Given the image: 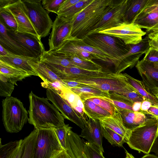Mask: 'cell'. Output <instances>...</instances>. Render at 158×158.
Listing matches in <instances>:
<instances>
[{"instance_id":"obj_1","label":"cell","mask_w":158,"mask_h":158,"mask_svg":"<svg viewBox=\"0 0 158 158\" xmlns=\"http://www.w3.org/2000/svg\"><path fill=\"white\" fill-rule=\"evenodd\" d=\"M28 123L35 128H56L64 125V118L47 98L39 97L31 91L28 96Z\"/></svg>"},{"instance_id":"obj_2","label":"cell","mask_w":158,"mask_h":158,"mask_svg":"<svg viewBox=\"0 0 158 158\" xmlns=\"http://www.w3.org/2000/svg\"><path fill=\"white\" fill-rule=\"evenodd\" d=\"M112 0H93L71 21L70 36L82 39L91 31L112 7Z\"/></svg>"},{"instance_id":"obj_3","label":"cell","mask_w":158,"mask_h":158,"mask_svg":"<svg viewBox=\"0 0 158 158\" xmlns=\"http://www.w3.org/2000/svg\"><path fill=\"white\" fill-rule=\"evenodd\" d=\"M69 81H76L83 85L104 91L120 94L137 92L128 82L124 73H116L107 71H103L94 76L73 78Z\"/></svg>"},{"instance_id":"obj_4","label":"cell","mask_w":158,"mask_h":158,"mask_svg":"<svg viewBox=\"0 0 158 158\" xmlns=\"http://www.w3.org/2000/svg\"><path fill=\"white\" fill-rule=\"evenodd\" d=\"M158 135V118L151 117L130 131L127 143L132 149L149 154Z\"/></svg>"},{"instance_id":"obj_5","label":"cell","mask_w":158,"mask_h":158,"mask_svg":"<svg viewBox=\"0 0 158 158\" xmlns=\"http://www.w3.org/2000/svg\"><path fill=\"white\" fill-rule=\"evenodd\" d=\"M2 120L6 131L18 133L22 129L28 119V113L21 101L10 96L2 101Z\"/></svg>"},{"instance_id":"obj_6","label":"cell","mask_w":158,"mask_h":158,"mask_svg":"<svg viewBox=\"0 0 158 158\" xmlns=\"http://www.w3.org/2000/svg\"><path fill=\"white\" fill-rule=\"evenodd\" d=\"M82 39L88 45L114 58L117 63L120 57L127 53L130 49V44H126L119 38L104 34H93L86 35Z\"/></svg>"},{"instance_id":"obj_7","label":"cell","mask_w":158,"mask_h":158,"mask_svg":"<svg viewBox=\"0 0 158 158\" xmlns=\"http://www.w3.org/2000/svg\"><path fill=\"white\" fill-rule=\"evenodd\" d=\"M36 129L37 134L32 158H52L64 150L54 129Z\"/></svg>"},{"instance_id":"obj_8","label":"cell","mask_w":158,"mask_h":158,"mask_svg":"<svg viewBox=\"0 0 158 158\" xmlns=\"http://www.w3.org/2000/svg\"><path fill=\"white\" fill-rule=\"evenodd\" d=\"M27 11L30 19L39 37H46L52 28V21L45 10L40 0H22Z\"/></svg>"},{"instance_id":"obj_9","label":"cell","mask_w":158,"mask_h":158,"mask_svg":"<svg viewBox=\"0 0 158 158\" xmlns=\"http://www.w3.org/2000/svg\"><path fill=\"white\" fill-rule=\"evenodd\" d=\"M71 50L84 51L91 53L95 59L113 64L114 66L117 63L115 59L102 51L89 46L83 40L79 39L69 36L65 40L57 49L49 51L60 53H64Z\"/></svg>"},{"instance_id":"obj_10","label":"cell","mask_w":158,"mask_h":158,"mask_svg":"<svg viewBox=\"0 0 158 158\" xmlns=\"http://www.w3.org/2000/svg\"><path fill=\"white\" fill-rule=\"evenodd\" d=\"M119 38L126 45L136 44L142 39V37L146 34L134 23H120L115 27L99 32Z\"/></svg>"},{"instance_id":"obj_11","label":"cell","mask_w":158,"mask_h":158,"mask_svg":"<svg viewBox=\"0 0 158 158\" xmlns=\"http://www.w3.org/2000/svg\"><path fill=\"white\" fill-rule=\"evenodd\" d=\"M127 1L128 0L115 1L111 9L86 35L98 33L100 31L113 28L123 22Z\"/></svg>"},{"instance_id":"obj_12","label":"cell","mask_w":158,"mask_h":158,"mask_svg":"<svg viewBox=\"0 0 158 158\" xmlns=\"http://www.w3.org/2000/svg\"><path fill=\"white\" fill-rule=\"evenodd\" d=\"M150 47L147 35L139 43L130 44L129 51L120 57L114 66V73H121L127 68H133L136 65L140 57L146 53Z\"/></svg>"},{"instance_id":"obj_13","label":"cell","mask_w":158,"mask_h":158,"mask_svg":"<svg viewBox=\"0 0 158 158\" xmlns=\"http://www.w3.org/2000/svg\"><path fill=\"white\" fill-rule=\"evenodd\" d=\"M46 96L64 118L76 124L82 129L84 127L85 122L81 118L70 104L60 94L55 90L47 89Z\"/></svg>"},{"instance_id":"obj_14","label":"cell","mask_w":158,"mask_h":158,"mask_svg":"<svg viewBox=\"0 0 158 158\" xmlns=\"http://www.w3.org/2000/svg\"><path fill=\"white\" fill-rule=\"evenodd\" d=\"M8 34L36 58H40L45 50L41 38L33 35L7 30Z\"/></svg>"},{"instance_id":"obj_15","label":"cell","mask_w":158,"mask_h":158,"mask_svg":"<svg viewBox=\"0 0 158 158\" xmlns=\"http://www.w3.org/2000/svg\"><path fill=\"white\" fill-rule=\"evenodd\" d=\"M6 7L10 10L16 19L17 31L39 37L30 19L26 6L22 0H18Z\"/></svg>"},{"instance_id":"obj_16","label":"cell","mask_w":158,"mask_h":158,"mask_svg":"<svg viewBox=\"0 0 158 158\" xmlns=\"http://www.w3.org/2000/svg\"><path fill=\"white\" fill-rule=\"evenodd\" d=\"M80 136L86 139L88 142L95 147L103 154V136L102 125L99 120L88 117L84 128L82 129Z\"/></svg>"},{"instance_id":"obj_17","label":"cell","mask_w":158,"mask_h":158,"mask_svg":"<svg viewBox=\"0 0 158 158\" xmlns=\"http://www.w3.org/2000/svg\"><path fill=\"white\" fill-rule=\"evenodd\" d=\"M70 22H65L57 16L56 17L53 23L52 31L48 39V50L57 49L69 37Z\"/></svg>"},{"instance_id":"obj_18","label":"cell","mask_w":158,"mask_h":158,"mask_svg":"<svg viewBox=\"0 0 158 158\" xmlns=\"http://www.w3.org/2000/svg\"><path fill=\"white\" fill-rule=\"evenodd\" d=\"M135 67L143 83L150 91L158 87V65L146 62L142 59L138 61Z\"/></svg>"},{"instance_id":"obj_19","label":"cell","mask_w":158,"mask_h":158,"mask_svg":"<svg viewBox=\"0 0 158 158\" xmlns=\"http://www.w3.org/2000/svg\"><path fill=\"white\" fill-rule=\"evenodd\" d=\"M0 45L12 54L36 58L8 34L7 29L1 22Z\"/></svg>"},{"instance_id":"obj_20","label":"cell","mask_w":158,"mask_h":158,"mask_svg":"<svg viewBox=\"0 0 158 158\" xmlns=\"http://www.w3.org/2000/svg\"><path fill=\"white\" fill-rule=\"evenodd\" d=\"M115 106L116 111L119 113L121 116L124 126L129 130L139 126L147 118L146 114L141 111H134Z\"/></svg>"},{"instance_id":"obj_21","label":"cell","mask_w":158,"mask_h":158,"mask_svg":"<svg viewBox=\"0 0 158 158\" xmlns=\"http://www.w3.org/2000/svg\"><path fill=\"white\" fill-rule=\"evenodd\" d=\"M0 74L15 85L17 82L32 76L26 71L0 60Z\"/></svg>"},{"instance_id":"obj_22","label":"cell","mask_w":158,"mask_h":158,"mask_svg":"<svg viewBox=\"0 0 158 158\" xmlns=\"http://www.w3.org/2000/svg\"><path fill=\"white\" fill-rule=\"evenodd\" d=\"M83 140L74 132L69 134L66 139V151L73 158H88L85 153Z\"/></svg>"},{"instance_id":"obj_23","label":"cell","mask_w":158,"mask_h":158,"mask_svg":"<svg viewBox=\"0 0 158 158\" xmlns=\"http://www.w3.org/2000/svg\"><path fill=\"white\" fill-rule=\"evenodd\" d=\"M102 125L108 127L124 138L127 141L130 131L124 126L121 116L117 112L112 115L100 119Z\"/></svg>"},{"instance_id":"obj_24","label":"cell","mask_w":158,"mask_h":158,"mask_svg":"<svg viewBox=\"0 0 158 158\" xmlns=\"http://www.w3.org/2000/svg\"><path fill=\"white\" fill-rule=\"evenodd\" d=\"M28 63L36 73L38 76L43 81L51 82L62 81L61 80L52 72L44 63L40 60V58H34L29 60Z\"/></svg>"},{"instance_id":"obj_25","label":"cell","mask_w":158,"mask_h":158,"mask_svg":"<svg viewBox=\"0 0 158 158\" xmlns=\"http://www.w3.org/2000/svg\"><path fill=\"white\" fill-rule=\"evenodd\" d=\"M34 58L16 55L10 52L7 56H0V60L25 70L32 76H38L28 62Z\"/></svg>"},{"instance_id":"obj_26","label":"cell","mask_w":158,"mask_h":158,"mask_svg":"<svg viewBox=\"0 0 158 158\" xmlns=\"http://www.w3.org/2000/svg\"><path fill=\"white\" fill-rule=\"evenodd\" d=\"M85 122L88 117L84 112V106L80 96L66 86L60 94Z\"/></svg>"},{"instance_id":"obj_27","label":"cell","mask_w":158,"mask_h":158,"mask_svg":"<svg viewBox=\"0 0 158 158\" xmlns=\"http://www.w3.org/2000/svg\"><path fill=\"white\" fill-rule=\"evenodd\" d=\"M70 89L80 96L83 102L93 98H110V92L102 91L90 86L81 85Z\"/></svg>"},{"instance_id":"obj_28","label":"cell","mask_w":158,"mask_h":158,"mask_svg":"<svg viewBox=\"0 0 158 158\" xmlns=\"http://www.w3.org/2000/svg\"><path fill=\"white\" fill-rule=\"evenodd\" d=\"M148 0H128L123 22L134 23L137 16L146 5Z\"/></svg>"},{"instance_id":"obj_29","label":"cell","mask_w":158,"mask_h":158,"mask_svg":"<svg viewBox=\"0 0 158 158\" xmlns=\"http://www.w3.org/2000/svg\"><path fill=\"white\" fill-rule=\"evenodd\" d=\"M41 62L56 66L76 67L64 55L45 51L40 58Z\"/></svg>"},{"instance_id":"obj_30","label":"cell","mask_w":158,"mask_h":158,"mask_svg":"<svg viewBox=\"0 0 158 158\" xmlns=\"http://www.w3.org/2000/svg\"><path fill=\"white\" fill-rule=\"evenodd\" d=\"M124 74L129 83L139 94L145 99L150 102L153 105H158V99L151 93L142 81L134 78L126 73Z\"/></svg>"},{"instance_id":"obj_31","label":"cell","mask_w":158,"mask_h":158,"mask_svg":"<svg viewBox=\"0 0 158 158\" xmlns=\"http://www.w3.org/2000/svg\"><path fill=\"white\" fill-rule=\"evenodd\" d=\"M83 103L84 112L88 118L100 120L111 115L108 111L96 105L89 99L85 100Z\"/></svg>"},{"instance_id":"obj_32","label":"cell","mask_w":158,"mask_h":158,"mask_svg":"<svg viewBox=\"0 0 158 158\" xmlns=\"http://www.w3.org/2000/svg\"><path fill=\"white\" fill-rule=\"evenodd\" d=\"M93 0H80L67 9L57 15V16L66 22H69L77 14L91 2Z\"/></svg>"},{"instance_id":"obj_33","label":"cell","mask_w":158,"mask_h":158,"mask_svg":"<svg viewBox=\"0 0 158 158\" xmlns=\"http://www.w3.org/2000/svg\"><path fill=\"white\" fill-rule=\"evenodd\" d=\"M62 54L77 68L91 71L103 70V68L101 65L92 60H84L73 55Z\"/></svg>"},{"instance_id":"obj_34","label":"cell","mask_w":158,"mask_h":158,"mask_svg":"<svg viewBox=\"0 0 158 158\" xmlns=\"http://www.w3.org/2000/svg\"><path fill=\"white\" fill-rule=\"evenodd\" d=\"M158 22V12H154L138 16L134 23L139 28L146 30L153 27Z\"/></svg>"},{"instance_id":"obj_35","label":"cell","mask_w":158,"mask_h":158,"mask_svg":"<svg viewBox=\"0 0 158 158\" xmlns=\"http://www.w3.org/2000/svg\"><path fill=\"white\" fill-rule=\"evenodd\" d=\"M110 98H103L119 108L133 111L132 105L134 102L118 93L112 92L110 93Z\"/></svg>"},{"instance_id":"obj_36","label":"cell","mask_w":158,"mask_h":158,"mask_svg":"<svg viewBox=\"0 0 158 158\" xmlns=\"http://www.w3.org/2000/svg\"><path fill=\"white\" fill-rule=\"evenodd\" d=\"M30 134L23 139V150L20 158H32L37 134L35 128Z\"/></svg>"},{"instance_id":"obj_37","label":"cell","mask_w":158,"mask_h":158,"mask_svg":"<svg viewBox=\"0 0 158 158\" xmlns=\"http://www.w3.org/2000/svg\"><path fill=\"white\" fill-rule=\"evenodd\" d=\"M0 22L7 30L17 31L16 19L10 10L7 7L0 8Z\"/></svg>"},{"instance_id":"obj_38","label":"cell","mask_w":158,"mask_h":158,"mask_svg":"<svg viewBox=\"0 0 158 158\" xmlns=\"http://www.w3.org/2000/svg\"><path fill=\"white\" fill-rule=\"evenodd\" d=\"M102 125L103 136L112 145L120 147L124 143H127V140L124 138L108 127Z\"/></svg>"},{"instance_id":"obj_39","label":"cell","mask_w":158,"mask_h":158,"mask_svg":"<svg viewBox=\"0 0 158 158\" xmlns=\"http://www.w3.org/2000/svg\"><path fill=\"white\" fill-rule=\"evenodd\" d=\"M23 140L21 139L11 141L4 145L2 144L1 140L0 158H9L21 143Z\"/></svg>"},{"instance_id":"obj_40","label":"cell","mask_w":158,"mask_h":158,"mask_svg":"<svg viewBox=\"0 0 158 158\" xmlns=\"http://www.w3.org/2000/svg\"><path fill=\"white\" fill-rule=\"evenodd\" d=\"M15 85L7 81L3 75L0 74V95L2 97H9L13 92Z\"/></svg>"},{"instance_id":"obj_41","label":"cell","mask_w":158,"mask_h":158,"mask_svg":"<svg viewBox=\"0 0 158 158\" xmlns=\"http://www.w3.org/2000/svg\"><path fill=\"white\" fill-rule=\"evenodd\" d=\"M69 124H65L60 127L54 129L56 135L63 148L66 151V138L68 131L72 129Z\"/></svg>"},{"instance_id":"obj_42","label":"cell","mask_w":158,"mask_h":158,"mask_svg":"<svg viewBox=\"0 0 158 158\" xmlns=\"http://www.w3.org/2000/svg\"><path fill=\"white\" fill-rule=\"evenodd\" d=\"M89 99L108 111L111 115H114L116 112L115 106L110 102L103 98H93Z\"/></svg>"},{"instance_id":"obj_43","label":"cell","mask_w":158,"mask_h":158,"mask_svg":"<svg viewBox=\"0 0 158 158\" xmlns=\"http://www.w3.org/2000/svg\"><path fill=\"white\" fill-rule=\"evenodd\" d=\"M65 0H43L42 4L44 8L49 12L57 14L61 5Z\"/></svg>"},{"instance_id":"obj_44","label":"cell","mask_w":158,"mask_h":158,"mask_svg":"<svg viewBox=\"0 0 158 158\" xmlns=\"http://www.w3.org/2000/svg\"><path fill=\"white\" fill-rule=\"evenodd\" d=\"M83 145L85 153L88 158H105L98 150L88 142L83 140Z\"/></svg>"},{"instance_id":"obj_45","label":"cell","mask_w":158,"mask_h":158,"mask_svg":"<svg viewBox=\"0 0 158 158\" xmlns=\"http://www.w3.org/2000/svg\"><path fill=\"white\" fill-rule=\"evenodd\" d=\"M41 84L43 87L52 89L60 94H61L63 90L66 86L62 83V81H60L51 82L47 81H43V82H41Z\"/></svg>"},{"instance_id":"obj_46","label":"cell","mask_w":158,"mask_h":158,"mask_svg":"<svg viewBox=\"0 0 158 158\" xmlns=\"http://www.w3.org/2000/svg\"><path fill=\"white\" fill-rule=\"evenodd\" d=\"M143 59L147 62L158 65V51L152 47H150L145 54Z\"/></svg>"},{"instance_id":"obj_47","label":"cell","mask_w":158,"mask_h":158,"mask_svg":"<svg viewBox=\"0 0 158 158\" xmlns=\"http://www.w3.org/2000/svg\"><path fill=\"white\" fill-rule=\"evenodd\" d=\"M149 45L158 51V30L151 32L147 35Z\"/></svg>"},{"instance_id":"obj_48","label":"cell","mask_w":158,"mask_h":158,"mask_svg":"<svg viewBox=\"0 0 158 158\" xmlns=\"http://www.w3.org/2000/svg\"><path fill=\"white\" fill-rule=\"evenodd\" d=\"M80 0H65L60 6L57 15L76 4Z\"/></svg>"},{"instance_id":"obj_49","label":"cell","mask_w":158,"mask_h":158,"mask_svg":"<svg viewBox=\"0 0 158 158\" xmlns=\"http://www.w3.org/2000/svg\"><path fill=\"white\" fill-rule=\"evenodd\" d=\"M154 12H158V5L148 6H145L143 10L139 14L138 16Z\"/></svg>"},{"instance_id":"obj_50","label":"cell","mask_w":158,"mask_h":158,"mask_svg":"<svg viewBox=\"0 0 158 158\" xmlns=\"http://www.w3.org/2000/svg\"><path fill=\"white\" fill-rule=\"evenodd\" d=\"M144 113L150 115L152 117L158 118V105H152Z\"/></svg>"},{"instance_id":"obj_51","label":"cell","mask_w":158,"mask_h":158,"mask_svg":"<svg viewBox=\"0 0 158 158\" xmlns=\"http://www.w3.org/2000/svg\"><path fill=\"white\" fill-rule=\"evenodd\" d=\"M23 140L19 146L9 158H20L23 150Z\"/></svg>"},{"instance_id":"obj_52","label":"cell","mask_w":158,"mask_h":158,"mask_svg":"<svg viewBox=\"0 0 158 158\" xmlns=\"http://www.w3.org/2000/svg\"><path fill=\"white\" fill-rule=\"evenodd\" d=\"M152 105L153 104L150 102L145 99L142 102L140 111L144 113L148 110Z\"/></svg>"},{"instance_id":"obj_53","label":"cell","mask_w":158,"mask_h":158,"mask_svg":"<svg viewBox=\"0 0 158 158\" xmlns=\"http://www.w3.org/2000/svg\"><path fill=\"white\" fill-rule=\"evenodd\" d=\"M62 83L70 89L75 88L82 85L78 82L73 81H62Z\"/></svg>"},{"instance_id":"obj_54","label":"cell","mask_w":158,"mask_h":158,"mask_svg":"<svg viewBox=\"0 0 158 158\" xmlns=\"http://www.w3.org/2000/svg\"><path fill=\"white\" fill-rule=\"evenodd\" d=\"M52 158H73L68 152L63 150Z\"/></svg>"},{"instance_id":"obj_55","label":"cell","mask_w":158,"mask_h":158,"mask_svg":"<svg viewBox=\"0 0 158 158\" xmlns=\"http://www.w3.org/2000/svg\"><path fill=\"white\" fill-rule=\"evenodd\" d=\"M18 0H0V8L6 7L17 2Z\"/></svg>"},{"instance_id":"obj_56","label":"cell","mask_w":158,"mask_h":158,"mask_svg":"<svg viewBox=\"0 0 158 158\" xmlns=\"http://www.w3.org/2000/svg\"><path fill=\"white\" fill-rule=\"evenodd\" d=\"M150 152H153L158 156V137H157L152 147Z\"/></svg>"},{"instance_id":"obj_57","label":"cell","mask_w":158,"mask_h":158,"mask_svg":"<svg viewBox=\"0 0 158 158\" xmlns=\"http://www.w3.org/2000/svg\"><path fill=\"white\" fill-rule=\"evenodd\" d=\"M142 102H134L132 105V110L134 111H140Z\"/></svg>"},{"instance_id":"obj_58","label":"cell","mask_w":158,"mask_h":158,"mask_svg":"<svg viewBox=\"0 0 158 158\" xmlns=\"http://www.w3.org/2000/svg\"><path fill=\"white\" fill-rule=\"evenodd\" d=\"M9 52L0 45V56H4L8 55Z\"/></svg>"},{"instance_id":"obj_59","label":"cell","mask_w":158,"mask_h":158,"mask_svg":"<svg viewBox=\"0 0 158 158\" xmlns=\"http://www.w3.org/2000/svg\"><path fill=\"white\" fill-rule=\"evenodd\" d=\"M158 30V22L151 29L146 30V32L147 33H149L151 32Z\"/></svg>"},{"instance_id":"obj_60","label":"cell","mask_w":158,"mask_h":158,"mask_svg":"<svg viewBox=\"0 0 158 158\" xmlns=\"http://www.w3.org/2000/svg\"><path fill=\"white\" fill-rule=\"evenodd\" d=\"M150 91L151 93L158 99V87L152 89Z\"/></svg>"},{"instance_id":"obj_61","label":"cell","mask_w":158,"mask_h":158,"mask_svg":"<svg viewBox=\"0 0 158 158\" xmlns=\"http://www.w3.org/2000/svg\"><path fill=\"white\" fill-rule=\"evenodd\" d=\"M141 158H158V157L154 155L149 153L145 155Z\"/></svg>"},{"instance_id":"obj_62","label":"cell","mask_w":158,"mask_h":158,"mask_svg":"<svg viewBox=\"0 0 158 158\" xmlns=\"http://www.w3.org/2000/svg\"><path fill=\"white\" fill-rule=\"evenodd\" d=\"M126 158H135L131 154L128 152L127 151H125Z\"/></svg>"}]
</instances>
